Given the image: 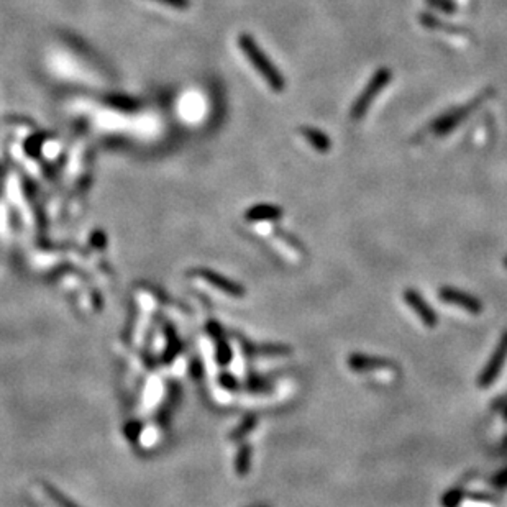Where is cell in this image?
I'll list each match as a JSON object with an SVG mask.
<instances>
[{
    "instance_id": "obj_1",
    "label": "cell",
    "mask_w": 507,
    "mask_h": 507,
    "mask_svg": "<svg viewBox=\"0 0 507 507\" xmlns=\"http://www.w3.org/2000/svg\"><path fill=\"white\" fill-rule=\"evenodd\" d=\"M238 45H240V50L243 51V55L248 58V61L257 69V73L263 77V81L270 86L271 91H275L279 94L286 89V79L283 73L276 68V64L268 58L266 53L263 51V48L255 42V38L251 37L250 33H241L240 38H238Z\"/></svg>"
},
{
    "instance_id": "obj_2",
    "label": "cell",
    "mask_w": 507,
    "mask_h": 507,
    "mask_svg": "<svg viewBox=\"0 0 507 507\" xmlns=\"http://www.w3.org/2000/svg\"><path fill=\"white\" fill-rule=\"evenodd\" d=\"M392 81V71H389L387 68H379L378 71H374V74L369 79V82L366 84V87L361 91V94L356 97L353 107L350 110V118L353 122L361 120L366 116L369 107H371L373 100L381 94L382 89Z\"/></svg>"
},
{
    "instance_id": "obj_3",
    "label": "cell",
    "mask_w": 507,
    "mask_h": 507,
    "mask_svg": "<svg viewBox=\"0 0 507 507\" xmlns=\"http://www.w3.org/2000/svg\"><path fill=\"white\" fill-rule=\"evenodd\" d=\"M507 360V332L502 333L499 343H497L496 350L492 351L491 358H489L488 365L484 366V369L479 373L478 376V386L479 387H489L492 382H496V379L499 378V374L504 368V363Z\"/></svg>"
},
{
    "instance_id": "obj_4",
    "label": "cell",
    "mask_w": 507,
    "mask_h": 507,
    "mask_svg": "<svg viewBox=\"0 0 507 507\" xmlns=\"http://www.w3.org/2000/svg\"><path fill=\"white\" fill-rule=\"evenodd\" d=\"M439 299L445 304H450V306L463 308V311H466L471 315H479L484 308L483 302L478 297L465 293V291L448 288V286L439 289Z\"/></svg>"
},
{
    "instance_id": "obj_5",
    "label": "cell",
    "mask_w": 507,
    "mask_h": 507,
    "mask_svg": "<svg viewBox=\"0 0 507 507\" xmlns=\"http://www.w3.org/2000/svg\"><path fill=\"white\" fill-rule=\"evenodd\" d=\"M403 297H404V302L412 308L414 314L421 319V322L425 325L427 329L436 327V324H439V317H436L435 311L432 308L430 304L425 301L424 295L418 293V291L409 288L403 293Z\"/></svg>"
},
{
    "instance_id": "obj_6",
    "label": "cell",
    "mask_w": 507,
    "mask_h": 507,
    "mask_svg": "<svg viewBox=\"0 0 507 507\" xmlns=\"http://www.w3.org/2000/svg\"><path fill=\"white\" fill-rule=\"evenodd\" d=\"M347 365L355 373H381L396 369V363H392L389 360L363 353H351L347 358Z\"/></svg>"
},
{
    "instance_id": "obj_7",
    "label": "cell",
    "mask_w": 507,
    "mask_h": 507,
    "mask_svg": "<svg viewBox=\"0 0 507 507\" xmlns=\"http://www.w3.org/2000/svg\"><path fill=\"white\" fill-rule=\"evenodd\" d=\"M481 100H484V97H479L478 100H473V102L465 105V107H458V109H453L450 110V112L445 113V116H442L440 118H436V120L434 122V125H432V131L436 135H447L452 131L453 129H457L460 123L465 120L466 117L470 116L473 110L478 107L479 104H481Z\"/></svg>"
},
{
    "instance_id": "obj_8",
    "label": "cell",
    "mask_w": 507,
    "mask_h": 507,
    "mask_svg": "<svg viewBox=\"0 0 507 507\" xmlns=\"http://www.w3.org/2000/svg\"><path fill=\"white\" fill-rule=\"evenodd\" d=\"M192 273L199 277V279L209 283L215 289L222 291L223 294L232 295V297H243V295L246 294L243 286L235 283V281H232L230 277L222 276L220 273H215L212 270H205V268H201V270H196Z\"/></svg>"
},
{
    "instance_id": "obj_9",
    "label": "cell",
    "mask_w": 507,
    "mask_h": 507,
    "mask_svg": "<svg viewBox=\"0 0 507 507\" xmlns=\"http://www.w3.org/2000/svg\"><path fill=\"white\" fill-rule=\"evenodd\" d=\"M284 215V210L275 204H255L245 212L246 222H275Z\"/></svg>"
},
{
    "instance_id": "obj_10",
    "label": "cell",
    "mask_w": 507,
    "mask_h": 507,
    "mask_svg": "<svg viewBox=\"0 0 507 507\" xmlns=\"http://www.w3.org/2000/svg\"><path fill=\"white\" fill-rule=\"evenodd\" d=\"M243 348L248 351V355L255 356H271V358H281V356H289L293 353V348L283 343H266V345L253 347L250 343H243ZM245 351V353H246Z\"/></svg>"
},
{
    "instance_id": "obj_11",
    "label": "cell",
    "mask_w": 507,
    "mask_h": 507,
    "mask_svg": "<svg viewBox=\"0 0 507 507\" xmlns=\"http://www.w3.org/2000/svg\"><path fill=\"white\" fill-rule=\"evenodd\" d=\"M301 133L304 135V138L307 140V143L319 153H327L330 151V148H332V140H330V136L325 133V131L315 129V127H302Z\"/></svg>"
},
{
    "instance_id": "obj_12",
    "label": "cell",
    "mask_w": 507,
    "mask_h": 507,
    "mask_svg": "<svg viewBox=\"0 0 507 507\" xmlns=\"http://www.w3.org/2000/svg\"><path fill=\"white\" fill-rule=\"evenodd\" d=\"M209 330L210 333H212V337L215 338V343H217V347H215V350H217V361L219 365H228L232 361V348L228 347L227 340H225L223 333H222V329H220V325L217 324H210L209 325Z\"/></svg>"
},
{
    "instance_id": "obj_13",
    "label": "cell",
    "mask_w": 507,
    "mask_h": 507,
    "mask_svg": "<svg viewBox=\"0 0 507 507\" xmlns=\"http://www.w3.org/2000/svg\"><path fill=\"white\" fill-rule=\"evenodd\" d=\"M251 466V447L250 445L243 443L237 452L235 458V471L238 476H246L250 473Z\"/></svg>"
},
{
    "instance_id": "obj_14",
    "label": "cell",
    "mask_w": 507,
    "mask_h": 507,
    "mask_svg": "<svg viewBox=\"0 0 507 507\" xmlns=\"http://www.w3.org/2000/svg\"><path fill=\"white\" fill-rule=\"evenodd\" d=\"M43 488H45V492L48 495V497H51V501L55 502L56 506L58 507H81L77 506L76 502L69 499L68 496L63 495V492L58 491L55 486H50V484H43Z\"/></svg>"
},
{
    "instance_id": "obj_15",
    "label": "cell",
    "mask_w": 507,
    "mask_h": 507,
    "mask_svg": "<svg viewBox=\"0 0 507 507\" xmlns=\"http://www.w3.org/2000/svg\"><path fill=\"white\" fill-rule=\"evenodd\" d=\"M257 424H258L257 416H255V414H250V416H246L243 421H241V424L237 427L235 432L232 434V439L233 440H241L243 436L248 435L250 432L255 429V425H257Z\"/></svg>"
},
{
    "instance_id": "obj_16",
    "label": "cell",
    "mask_w": 507,
    "mask_h": 507,
    "mask_svg": "<svg viewBox=\"0 0 507 507\" xmlns=\"http://www.w3.org/2000/svg\"><path fill=\"white\" fill-rule=\"evenodd\" d=\"M107 104L110 105V107L122 110V112H131V110H135L136 107H138V104H136L133 99H129V97H125V95L109 97Z\"/></svg>"
},
{
    "instance_id": "obj_17",
    "label": "cell",
    "mask_w": 507,
    "mask_h": 507,
    "mask_svg": "<svg viewBox=\"0 0 507 507\" xmlns=\"http://www.w3.org/2000/svg\"><path fill=\"white\" fill-rule=\"evenodd\" d=\"M153 2L163 3V6L173 7L176 10H186L191 7V0H153Z\"/></svg>"
},
{
    "instance_id": "obj_18",
    "label": "cell",
    "mask_w": 507,
    "mask_h": 507,
    "mask_svg": "<svg viewBox=\"0 0 507 507\" xmlns=\"http://www.w3.org/2000/svg\"><path fill=\"white\" fill-rule=\"evenodd\" d=\"M461 499H463L461 489H453V491H450L448 495L443 497V504L448 507H453V506H457Z\"/></svg>"
},
{
    "instance_id": "obj_19",
    "label": "cell",
    "mask_w": 507,
    "mask_h": 507,
    "mask_svg": "<svg viewBox=\"0 0 507 507\" xmlns=\"http://www.w3.org/2000/svg\"><path fill=\"white\" fill-rule=\"evenodd\" d=\"M220 385L228 391H237L238 387H240L235 376H232V374H222V376H220Z\"/></svg>"
},
{
    "instance_id": "obj_20",
    "label": "cell",
    "mask_w": 507,
    "mask_h": 507,
    "mask_svg": "<svg viewBox=\"0 0 507 507\" xmlns=\"http://www.w3.org/2000/svg\"><path fill=\"white\" fill-rule=\"evenodd\" d=\"M248 387L253 392H263L264 389H268V382L263 381V379H259V378H253L248 381Z\"/></svg>"
},
{
    "instance_id": "obj_21",
    "label": "cell",
    "mask_w": 507,
    "mask_h": 507,
    "mask_svg": "<svg viewBox=\"0 0 507 507\" xmlns=\"http://www.w3.org/2000/svg\"><path fill=\"white\" fill-rule=\"evenodd\" d=\"M506 407H507V394L492 400V409H495V411H504Z\"/></svg>"
},
{
    "instance_id": "obj_22",
    "label": "cell",
    "mask_w": 507,
    "mask_h": 507,
    "mask_svg": "<svg viewBox=\"0 0 507 507\" xmlns=\"http://www.w3.org/2000/svg\"><path fill=\"white\" fill-rule=\"evenodd\" d=\"M496 483L499 484V486H504V484H507V470H504L501 474L496 476Z\"/></svg>"
},
{
    "instance_id": "obj_23",
    "label": "cell",
    "mask_w": 507,
    "mask_h": 507,
    "mask_svg": "<svg viewBox=\"0 0 507 507\" xmlns=\"http://www.w3.org/2000/svg\"><path fill=\"white\" fill-rule=\"evenodd\" d=\"M502 264H504V268L507 270V257L504 258V261H502Z\"/></svg>"
},
{
    "instance_id": "obj_24",
    "label": "cell",
    "mask_w": 507,
    "mask_h": 507,
    "mask_svg": "<svg viewBox=\"0 0 507 507\" xmlns=\"http://www.w3.org/2000/svg\"><path fill=\"white\" fill-rule=\"evenodd\" d=\"M504 416H506V421H507V407L504 409Z\"/></svg>"
}]
</instances>
